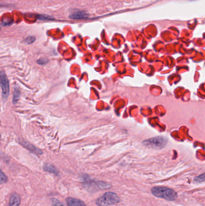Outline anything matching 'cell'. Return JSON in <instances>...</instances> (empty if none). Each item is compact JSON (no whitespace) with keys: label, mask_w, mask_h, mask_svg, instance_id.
<instances>
[{"label":"cell","mask_w":205,"mask_h":206,"mask_svg":"<svg viewBox=\"0 0 205 206\" xmlns=\"http://www.w3.org/2000/svg\"><path fill=\"white\" fill-rule=\"evenodd\" d=\"M151 192L155 196L169 201H175L178 196L175 190L164 186L153 187L151 189Z\"/></svg>","instance_id":"cell-1"},{"label":"cell","mask_w":205,"mask_h":206,"mask_svg":"<svg viewBox=\"0 0 205 206\" xmlns=\"http://www.w3.org/2000/svg\"><path fill=\"white\" fill-rule=\"evenodd\" d=\"M120 198L116 193L107 192L97 198L95 203L98 206H110L119 203Z\"/></svg>","instance_id":"cell-2"},{"label":"cell","mask_w":205,"mask_h":206,"mask_svg":"<svg viewBox=\"0 0 205 206\" xmlns=\"http://www.w3.org/2000/svg\"><path fill=\"white\" fill-rule=\"evenodd\" d=\"M83 178L84 184L86 187H95V189L97 188L98 189L103 190L110 189L112 186L111 184L105 181L91 180L89 177H86V175H84Z\"/></svg>","instance_id":"cell-3"},{"label":"cell","mask_w":205,"mask_h":206,"mask_svg":"<svg viewBox=\"0 0 205 206\" xmlns=\"http://www.w3.org/2000/svg\"><path fill=\"white\" fill-rule=\"evenodd\" d=\"M143 144L148 147L154 149H161L167 144V139L162 137H156L146 140Z\"/></svg>","instance_id":"cell-4"},{"label":"cell","mask_w":205,"mask_h":206,"mask_svg":"<svg viewBox=\"0 0 205 206\" xmlns=\"http://www.w3.org/2000/svg\"><path fill=\"white\" fill-rule=\"evenodd\" d=\"M0 86L2 90V96L4 100H6L9 93V81L4 71L0 73Z\"/></svg>","instance_id":"cell-5"},{"label":"cell","mask_w":205,"mask_h":206,"mask_svg":"<svg viewBox=\"0 0 205 206\" xmlns=\"http://www.w3.org/2000/svg\"><path fill=\"white\" fill-rule=\"evenodd\" d=\"M19 143L22 146H23L25 148H26L27 150L29 151L30 152L36 154V155H42L43 154V151L39 149L36 147L34 145L31 144L29 142L25 141H20Z\"/></svg>","instance_id":"cell-6"},{"label":"cell","mask_w":205,"mask_h":206,"mask_svg":"<svg viewBox=\"0 0 205 206\" xmlns=\"http://www.w3.org/2000/svg\"><path fill=\"white\" fill-rule=\"evenodd\" d=\"M66 201L68 206H87L83 201L72 197L66 198Z\"/></svg>","instance_id":"cell-7"},{"label":"cell","mask_w":205,"mask_h":206,"mask_svg":"<svg viewBox=\"0 0 205 206\" xmlns=\"http://www.w3.org/2000/svg\"><path fill=\"white\" fill-rule=\"evenodd\" d=\"M44 171L46 172H50L51 174H53L57 176L59 175V171L57 170V169L52 164H49V163H46L44 165L43 167Z\"/></svg>","instance_id":"cell-8"},{"label":"cell","mask_w":205,"mask_h":206,"mask_svg":"<svg viewBox=\"0 0 205 206\" xmlns=\"http://www.w3.org/2000/svg\"><path fill=\"white\" fill-rule=\"evenodd\" d=\"M88 16L87 14L83 11H77L69 15V18L72 19H82L87 18Z\"/></svg>","instance_id":"cell-9"},{"label":"cell","mask_w":205,"mask_h":206,"mask_svg":"<svg viewBox=\"0 0 205 206\" xmlns=\"http://www.w3.org/2000/svg\"><path fill=\"white\" fill-rule=\"evenodd\" d=\"M21 203V198L17 193H12L10 198L9 206H19Z\"/></svg>","instance_id":"cell-10"},{"label":"cell","mask_w":205,"mask_h":206,"mask_svg":"<svg viewBox=\"0 0 205 206\" xmlns=\"http://www.w3.org/2000/svg\"><path fill=\"white\" fill-rule=\"evenodd\" d=\"M21 96V91L18 88H15L14 93V97H13V103L16 104L19 100Z\"/></svg>","instance_id":"cell-11"},{"label":"cell","mask_w":205,"mask_h":206,"mask_svg":"<svg viewBox=\"0 0 205 206\" xmlns=\"http://www.w3.org/2000/svg\"><path fill=\"white\" fill-rule=\"evenodd\" d=\"M205 173H203L202 174H201V175H200L197 177H195L194 180V181L195 182V183H202L205 182Z\"/></svg>","instance_id":"cell-12"},{"label":"cell","mask_w":205,"mask_h":206,"mask_svg":"<svg viewBox=\"0 0 205 206\" xmlns=\"http://www.w3.org/2000/svg\"><path fill=\"white\" fill-rule=\"evenodd\" d=\"M8 181V178L4 174V173L0 169V184L6 183Z\"/></svg>","instance_id":"cell-13"},{"label":"cell","mask_w":205,"mask_h":206,"mask_svg":"<svg viewBox=\"0 0 205 206\" xmlns=\"http://www.w3.org/2000/svg\"><path fill=\"white\" fill-rule=\"evenodd\" d=\"M38 19L40 20H43V21H51V20H54V18H52L51 16H48L46 15H39L37 16Z\"/></svg>","instance_id":"cell-14"},{"label":"cell","mask_w":205,"mask_h":206,"mask_svg":"<svg viewBox=\"0 0 205 206\" xmlns=\"http://www.w3.org/2000/svg\"><path fill=\"white\" fill-rule=\"evenodd\" d=\"M51 205L52 206H64L57 199L52 198L51 200Z\"/></svg>","instance_id":"cell-15"},{"label":"cell","mask_w":205,"mask_h":206,"mask_svg":"<svg viewBox=\"0 0 205 206\" xmlns=\"http://www.w3.org/2000/svg\"><path fill=\"white\" fill-rule=\"evenodd\" d=\"M36 41V38L34 36H29L27 37L25 40V42L27 44H33L34 41Z\"/></svg>","instance_id":"cell-16"},{"label":"cell","mask_w":205,"mask_h":206,"mask_svg":"<svg viewBox=\"0 0 205 206\" xmlns=\"http://www.w3.org/2000/svg\"><path fill=\"white\" fill-rule=\"evenodd\" d=\"M48 62V60L46 59H38V60H37V63L39 65H45V64H46Z\"/></svg>","instance_id":"cell-17"},{"label":"cell","mask_w":205,"mask_h":206,"mask_svg":"<svg viewBox=\"0 0 205 206\" xmlns=\"http://www.w3.org/2000/svg\"><path fill=\"white\" fill-rule=\"evenodd\" d=\"M0 139H1V136H0Z\"/></svg>","instance_id":"cell-18"}]
</instances>
